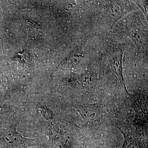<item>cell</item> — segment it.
<instances>
[{
	"label": "cell",
	"instance_id": "cell-2",
	"mask_svg": "<svg viewBox=\"0 0 148 148\" xmlns=\"http://www.w3.org/2000/svg\"><path fill=\"white\" fill-rule=\"evenodd\" d=\"M76 109L86 126L96 130L100 127L104 115L100 106L93 104L80 106Z\"/></svg>",
	"mask_w": 148,
	"mask_h": 148
},
{
	"label": "cell",
	"instance_id": "cell-1",
	"mask_svg": "<svg viewBox=\"0 0 148 148\" xmlns=\"http://www.w3.org/2000/svg\"><path fill=\"white\" fill-rule=\"evenodd\" d=\"M131 106L135 111L133 125L138 134H144L148 132V101L142 94H136L131 98Z\"/></svg>",
	"mask_w": 148,
	"mask_h": 148
},
{
	"label": "cell",
	"instance_id": "cell-3",
	"mask_svg": "<svg viewBox=\"0 0 148 148\" xmlns=\"http://www.w3.org/2000/svg\"><path fill=\"white\" fill-rule=\"evenodd\" d=\"M119 130L124 138L123 148H148L147 143L140 135L132 131L128 126L117 124L115 125Z\"/></svg>",
	"mask_w": 148,
	"mask_h": 148
}]
</instances>
